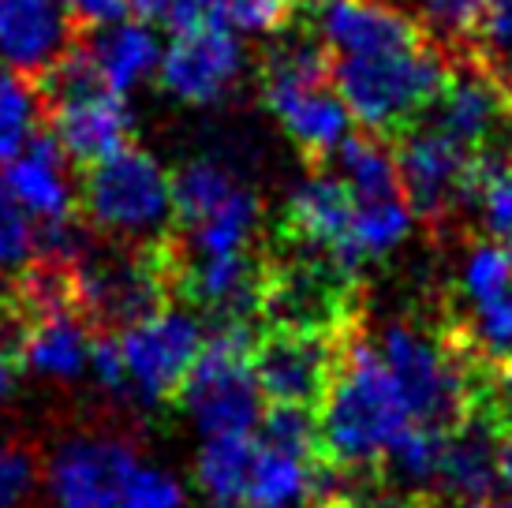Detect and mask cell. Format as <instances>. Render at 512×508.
Here are the masks:
<instances>
[{"instance_id": "8fae6325", "label": "cell", "mask_w": 512, "mask_h": 508, "mask_svg": "<svg viewBox=\"0 0 512 508\" xmlns=\"http://www.w3.org/2000/svg\"><path fill=\"white\" fill-rule=\"evenodd\" d=\"M348 333H296V329L258 333L255 381L262 400L270 408H322Z\"/></svg>"}, {"instance_id": "9a60e30c", "label": "cell", "mask_w": 512, "mask_h": 508, "mask_svg": "<svg viewBox=\"0 0 512 508\" xmlns=\"http://www.w3.org/2000/svg\"><path fill=\"white\" fill-rule=\"evenodd\" d=\"M79 42L64 0H0V64L19 75H45Z\"/></svg>"}, {"instance_id": "1f68e13d", "label": "cell", "mask_w": 512, "mask_h": 508, "mask_svg": "<svg viewBox=\"0 0 512 508\" xmlns=\"http://www.w3.org/2000/svg\"><path fill=\"white\" fill-rule=\"evenodd\" d=\"M333 508H438V501L427 494H367Z\"/></svg>"}, {"instance_id": "d4e9b609", "label": "cell", "mask_w": 512, "mask_h": 508, "mask_svg": "<svg viewBox=\"0 0 512 508\" xmlns=\"http://www.w3.org/2000/svg\"><path fill=\"white\" fill-rule=\"evenodd\" d=\"M314 0H202V15L243 34H277L292 27Z\"/></svg>"}, {"instance_id": "8992f818", "label": "cell", "mask_w": 512, "mask_h": 508, "mask_svg": "<svg viewBox=\"0 0 512 508\" xmlns=\"http://www.w3.org/2000/svg\"><path fill=\"white\" fill-rule=\"evenodd\" d=\"M45 105L49 135L64 146V154L79 165H94L120 150L131 135V105L124 94L105 86L83 38L68 57L34 79Z\"/></svg>"}, {"instance_id": "d6a6232c", "label": "cell", "mask_w": 512, "mask_h": 508, "mask_svg": "<svg viewBox=\"0 0 512 508\" xmlns=\"http://www.w3.org/2000/svg\"><path fill=\"white\" fill-rule=\"evenodd\" d=\"M15 374H19V355H15V348H8V344L0 340V400L12 396Z\"/></svg>"}, {"instance_id": "6da1fadb", "label": "cell", "mask_w": 512, "mask_h": 508, "mask_svg": "<svg viewBox=\"0 0 512 508\" xmlns=\"http://www.w3.org/2000/svg\"><path fill=\"white\" fill-rule=\"evenodd\" d=\"M412 426L397 385L385 370L374 340L363 322L344 337L341 363L329 381V393L318 408V441L322 460L352 490L374 494L382 482V464L400 434Z\"/></svg>"}, {"instance_id": "52a82bcc", "label": "cell", "mask_w": 512, "mask_h": 508, "mask_svg": "<svg viewBox=\"0 0 512 508\" xmlns=\"http://www.w3.org/2000/svg\"><path fill=\"white\" fill-rule=\"evenodd\" d=\"M255 325H214L210 340L184 393L180 408L191 415L206 438L228 434H255L262 423V393L255 381Z\"/></svg>"}, {"instance_id": "ffe728a7", "label": "cell", "mask_w": 512, "mask_h": 508, "mask_svg": "<svg viewBox=\"0 0 512 508\" xmlns=\"http://www.w3.org/2000/svg\"><path fill=\"white\" fill-rule=\"evenodd\" d=\"M83 45L90 60H94V68H98V75L105 79V86L124 94V98L161 68V53H165L157 45V34L146 23L101 27L90 38H83Z\"/></svg>"}, {"instance_id": "7402d4cb", "label": "cell", "mask_w": 512, "mask_h": 508, "mask_svg": "<svg viewBox=\"0 0 512 508\" xmlns=\"http://www.w3.org/2000/svg\"><path fill=\"white\" fill-rule=\"evenodd\" d=\"M408 15L456 68L471 64L483 34L486 0H408Z\"/></svg>"}, {"instance_id": "2e32d148", "label": "cell", "mask_w": 512, "mask_h": 508, "mask_svg": "<svg viewBox=\"0 0 512 508\" xmlns=\"http://www.w3.org/2000/svg\"><path fill=\"white\" fill-rule=\"evenodd\" d=\"M498 419L483 408H471L468 419L456 426L445 441L434 501H490L498 490V452H501Z\"/></svg>"}, {"instance_id": "484cf974", "label": "cell", "mask_w": 512, "mask_h": 508, "mask_svg": "<svg viewBox=\"0 0 512 508\" xmlns=\"http://www.w3.org/2000/svg\"><path fill=\"white\" fill-rule=\"evenodd\" d=\"M471 68H479L512 101V0H486L483 34Z\"/></svg>"}, {"instance_id": "30bf717a", "label": "cell", "mask_w": 512, "mask_h": 508, "mask_svg": "<svg viewBox=\"0 0 512 508\" xmlns=\"http://www.w3.org/2000/svg\"><path fill=\"white\" fill-rule=\"evenodd\" d=\"M116 344L128 374V393L146 408H165L172 400H180L206 337H202L199 314L161 311L124 329Z\"/></svg>"}, {"instance_id": "44dd1931", "label": "cell", "mask_w": 512, "mask_h": 508, "mask_svg": "<svg viewBox=\"0 0 512 508\" xmlns=\"http://www.w3.org/2000/svg\"><path fill=\"white\" fill-rule=\"evenodd\" d=\"M258 441L255 434H228V438H206L199 460H195V482L217 505H247V486L255 471Z\"/></svg>"}, {"instance_id": "4316f807", "label": "cell", "mask_w": 512, "mask_h": 508, "mask_svg": "<svg viewBox=\"0 0 512 508\" xmlns=\"http://www.w3.org/2000/svg\"><path fill=\"white\" fill-rule=\"evenodd\" d=\"M38 258V228L0 180V281L23 277Z\"/></svg>"}, {"instance_id": "d590c367", "label": "cell", "mask_w": 512, "mask_h": 508, "mask_svg": "<svg viewBox=\"0 0 512 508\" xmlns=\"http://www.w3.org/2000/svg\"><path fill=\"white\" fill-rule=\"evenodd\" d=\"M206 508H255V505H217L214 501V505H206Z\"/></svg>"}, {"instance_id": "4dcf8cb0", "label": "cell", "mask_w": 512, "mask_h": 508, "mask_svg": "<svg viewBox=\"0 0 512 508\" xmlns=\"http://www.w3.org/2000/svg\"><path fill=\"white\" fill-rule=\"evenodd\" d=\"M64 8L72 12L75 27H86V30L124 23V12H128L124 0H64Z\"/></svg>"}, {"instance_id": "5bb4252c", "label": "cell", "mask_w": 512, "mask_h": 508, "mask_svg": "<svg viewBox=\"0 0 512 508\" xmlns=\"http://www.w3.org/2000/svg\"><path fill=\"white\" fill-rule=\"evenodd\" d=\"M135 471L139 452L131 441L109 434H79L53 452L45 479L64 508H116Z\"/></svg>"}, {"instance_id": "f546056e", "label": "cell", "mask_w": 512, "mask_h": 508, "mask_svg": "<svg viewBox=\"0 0 512 508\" xmlns=\"http://www.w3.org/2000/svg\"><path fill=\"white\" fill-rule=\"evenodd\" d=\"M124 8L139 15L143 23L172 27V34L191 27V23H199V19H206V15H202V0H124Z\"/></svg>"}, {"instance_id": "7a4b0ae2", "label": "cell", "mask_w": 512, "mask_h": 508, "mask_svg": "<svg viewBox=\"0 0 512 508\" xmlns=\"http://www.w3.org/2000/svg\"><path fill=\"white\" fill-rule=\"evenodd\" d=\"M258 86L270 116L296 142L307 169L326 165L337 146L352 135V113L337 94L326 49L311 30L266 49Z\"/></svg>"}, {"instance_id": "ac0fdd59", "label": "cell", "mask_w": 512, "mask_h": 508, "mask_svg": "<svg viewBox=\"0 0 512 508\" xmlns=\"http://www.w3.org/2000/svg\"><path fill=\"white\" fill-rule=\"evenodd\" d=\"M4 187L12 191V198L38 217V225L49 221H68L75 217V191L68 180V154L49 131H42L38 139L30 142L23 154L15 157L12 165L4 169Z\"/></svg>"}, {"instance_id": "9c48e42d", "label": "cell", "mask_w": 512, "mask_h": 508, "mask_svg": "<svg viewBox=\"0 0 512 508\" xmlns=\"http://www.w3.org/2000/svg\"><path fill=\"white\" fill-rule=\"evenodd\" d=\"M397 169L404 198L430 232H445L471 206V184L479 169V154L441 135L438 127H412L400 135Z\"/></svg>"}, {"instance_id": "e575fe53", "label": "cell", "mask_w": 512, "mask_h": 508, "mask_svg": "<svg viewBox=\"0 0 512 508\" xmlns=\"http://www.w3.org/2000/svg\"><path fill=\"white\" fill-rule=\"evenodd\" d=\"M438 508H441V505H438ZM449 508H509V505H498V501L490 497V501H453Z\"/></svg>"}, {"instance_id": "5b68a950", "label": "cell", "mask_w": 512, "mask_h": 508, "mask_svg": "<svg viewBox=\"0 0 512 508\" xmlns=\"http://www.w3.org/2000/svg\"><path fill=\"white\" fill-rule=\"evenodd\" d=\"M363 273L344 269L326 254L285 247L266 251V288H262V329L296 333H348L363 322Z\"/></svg>"}, {"instance_id": "f1b7e54d", "label": "cell", "mask_w": 512, "mask_h": 508, "mask_svg": "<svg viewBox=\"0 0 512 508\" xmlns=\"http://www.w3.org/2000/svg\"><path fill=\"white\" fill-rule=\"evenodd\" d=\"M116 508H184V486L161 467H139Z\"/></svg>"}, {"instance_id": "e0dca14e", "label": "cell", "mask_w": 512, "mask_h": 508, "mask_svg": "<svg viewBox=\"0 0 512 508\" xmlns=\"http://www.w3.org/2000/svg\"><path fill=\"white\" fill-rule=\"evenodd\" d=\"M509 105L512 101L486 79L483 71L460 64L449 86H445V94L434 105L430 127H438L441 135H449L471 154H486L494 135H498L501 120L509 113Z\"/></svg>"}, {"instance_id": "ba28073f", "label": "cell", "mask_w": 512, "mask_h": 508, "mask_svg": "<svg viewBox=\"0 0 512 508\" xmlns=\"http://www.w3.org/2000/svg\"><path fill=\"white\" fill-rule=\"evenodd\" d=\"M326 169L348 187L356 213V247L363 262L393 254L412 232V206L400 187L397 154L378 135L359 131L337 146Z\"/></svg>"}, {"instance_id": "d6986e66", "label": "cell", "mask_w": 512, "mask_h": 508, "mask_svg": "<svg viewBox=\"0 0 512 508\" xmlns=\"http://www.w3.org/2000/svg\"><path fill=\"white\" fill-rule=\"evenodd\" d=\"M94 337H98L94 325L79 311L38 314L30 318L27 333L19 340V367L53 381H72L83 370H90Z\"/></svg>"}, {"instance_id": "836d02e7", "label": "cell", "mask_w": 512, "mask_h": 508, "mask_svg": "<svg viewBox=\"0 0 512 508\" xmlns=\"http://www.w3.org/2000/svg\"><path fill=\"white\" fill-rule=\"evenodd\" d=\"M498 482L509 494V508H512V426L501 434V452H498Z\"/></svg>"}, {"instance_id": "83f0119b", "label": "cell", "mask_w": 512, "mask_h": 508, "mask_svg": "<svg viewBox=\"0 0 512 508\" xmlns=\"http://www.w3.org/2000/svg\"><path fill=\"white\" fill-rule=\"evenodd\" d=\"M42 482V460L27 441L0 438V508H23Z\"/></svg>"}, {"instance_id": "277c9868", "label": "cell", "mask_w": 512, "mask_h": 508, "mask_svg": "<svg viewBox=\"0 0 512 508\" xmlns=\"http://www.w3.org/2000/svg\"><path fill=\"white\" fill-rule=\"evenodd\" d=\"M415 426L453 434L471 411V367L449 348L438 325L389 322L374 340Z\"/></svg>"}, {"instance_id": "cb8c5ba5", "label": "cell", "mask_w": 512, "mask_h": 508, "mask_svg": "<svg viewBox=\"0 0 512 508\" xmlns=\"http://www.w3.org/2000/svg\"><path fill=\"white\" fill-rule=\"evenodd\" d=\"M486 236L498 243H512V161L498 150L479 154L475 184H471V206H468Z\"/></svg>"}, {"instance_id": "3957f363", "label": "cell", "mask_w": 512, "mask_h": 508, "mask_svg": "<svg viewBox=\"0 0 512 508\" xmlns=\"http://www.w3.org/2000/svg\"><path fill=\"white\" fill-rule=\"evenodd\" d=\"M79 210L101 240L120 247H161L176 236L172 176L131 142L86 165Z\"/></svg>"}, {"instance_id": "603a6c76", "label": "cell", "mask_w": 512, "mask_h": 508, "mask_svg": "<svg viewBox=\"0 0 512 508\" xmlns=\"http://www.w3.org/2000/svg\"><path fill=\"white\" fill-rule=\"evenodd\" d=\"M42 116L45 105L38 83L0 64V165L4 169L42 135Z\"/></svg>"}, {"instance_id": "7c38bea8", "label": "cell", "mask_w": 512, "mask_h": 508, "mask_svg": "<svg viewBox=\"0 0 512 508\" xmlns=\"http://www.w3.org/2000/svg\"><path fill=\"white\" fill-rule=\"evenodd\" d=\"M311 176L288 195L281 213V243L299 251L326 254L352 273H363V254L356 247V213L348 187L326 169H307Z\"/></svg>"}, {"instance_id": "4fadbf2b", "label": "cell", "mask_w": 512, "mask_h": 508, "mask_svg": "<svg viewBox=\"0 0 512 508\" xmlns=\"http://www.w3.org/2000/svg\"><path fill=\"white\" fill-rule=\"evenodd\" d=\"M243 71V45L214 19H199L172 34L161 53V90L187 105H214L236 86Z\"/></svg>"}]
</instances>
